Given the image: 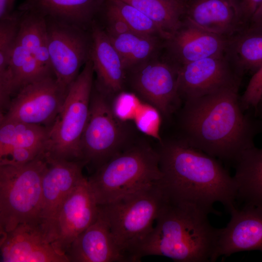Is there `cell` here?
Wrapping results in <instances>:
<instances>
[{
	"mask_svg": "<svg viewBox=\"0 0 262 262\" xmlns=\"http://www.w3.org/2000/svg\"><path fill=\"white\" fill-rule=\"evenodd\" d=\"M240 84L185 101L180 117V139L234 166L254 146L259 124L241 106Z\"/></svg>",
	"mask_w": 262,
	"mask_h": 262,
	"instance_id": "obj_1",
	"label": "cell"
},
{
	"mask_svg": "<svg viewBox=\"0 0 262 262\" xmlns=\"http://www.w3.org/2000/svg\"><path fill=\"white\" fill-rule=\"evenodd\" d=\"M158 153L160 183L169 200L194 204L217 215L216 202L229 212L237 206L235 180L220 160L180 139L164 144Z\"/></svg>",
	"mask_w": 262,
	"mask_h": 262,
	"instance_id": "obj_2",
	"label": "cell"
},
{
	"mask_svg": "<svg viewBox=\"0 0 262 262\" xmlns=\"http://www.w3.org/2000/svg\"><path fill=\"white\" fill-rule=\"evenodd\" d=\"M209 214L194 204L168 199L140 248V259L160 256L178 262H213L220 229L211 224Z\"/></svg>",
	"mask_w": 262,
	"mask_h": 262,
	"instance_id": "obj_3",
	"label": "cell"
},
{
	"mask_svg": "<svg viewBox=\"0 0 262 262\" xmlns=\"http://www.w3.org/2000/svg\"><path fill=\"white\" fill-rule=\"evenodd\" d=\"M158 151L146 144L127 147L87 179L98 205L113 202L161 181Z\"/></svg>",
	"mask_w": 262,
	"mask_h": 262,
	"instance_id": "obj_4",
	"label": "cell"
},
{
	"mask_svg": "<svg viewBox=\"0 0 262 262\" xmlns=\"http://www.w3.org/2000/svg\"><path fill=\"white\" fill-rule=\"evenodd\" d=\"M168 199L160 182L113 202L98 205L117 245L130 262L141 260L140 248Z\"/></svg>",
	"mask_w": 262,
	"mask_h": 262,
	"instance_id": "obj_5",
	"label": "cell"
},
{
	"mask_svg": "<svg viewBox=\"0 0 262 262\" xmlns=\"http://www.w3.org/2000/svg\"><path fill=\"white\" fill-rule=\"evenodd\" d=\"M44 152L26 164L0 165V235L21 223L39 224Z\"/></svg>",
	"mask_w": 262,
	"mask_h": 262,
	"instance_id": "obj_6",
	"label": "cell"
},
{
	"mask_svg": "<svg viewBox=\"0 0 262 262\" xmlns=\"http://www.w3.org/2000/svg\"><path fill=\"white\" fill-rule=\"evenodd\" d=\"M94 73L89 59L69 87L61 110L49 127L47 157L82 161L81 140L88 117Z\"/></svg>",
	"mask_w": 262,
	"mask_h": 262,
	"instance_id": "obj_7",
	"label": "cell"
},
{
	"mask_svg": "<svg viewBox=\"0 0 262 262\" xmlns=\"http://www.w3.org/2000/svg\"><path fill=\"white\" fill-rule=\"evenodd\" d=\"M110 97L94 84L87 121L81 140L82 161L97 170L123 149L124 122L113 113Z\"/></svg>",
	"mask_w": 262,
	"mask_h": 262,
	"instance_id": "obj_8",
	"label": "cell"
},
{
	"mask_svg": "<svg viewBox=\"0 0 262 262\" xmlns=\"http://www.w3.org/2000/svg\"><path fill=\"white\" fill-rule=\"evenodd\" d=\"M48 49L53 73L66 91L90 57V30L45 17Z\"/></svg>",
	"mask_w": 262,
	"mask_h": 262,
	"instance_id": "obj_9",
	"label": "cell"
},
{
	"mask_svg": "<svg viewBox=\"0 0 262 262\" xmlns=\"http://www.w3.org/2000/svg\"><path fill=\"white\" fill-rule=\"evenodd\" d=\"M67 92L53 73L44 75L22 87L0 116L50 127L61 110Z\"/></svg>",
	"mask_w": 262,
	"mask_h": 262,
	"instance_id": "obj_10",
	"label": "cell"
},
{
	"mask_svg": "<svg viewBox=\"0 0 262 262\" xmlns=\"http://www.w3.org/2000/svg\"><path fill=\"white\" fill-rule=\"evenodd\" d=\"M98 214V205L84 178L63 200L46 230L49 241L65 254L73 241L89 227Z\"/></svg>",
	"mask_w": 262,
	"mask_h": 262,
	"instance_id": "obj_11",
	"label": "cell"
},
{
	"mask_svg": "<svg viewBox=\"0 0 262 262\" xmlns=\"http://www.w3.org/2000/svg\"><path fill=\"white\" fill-rule=\"evenodd\" d=\"M179 66L157 59L145 61L128 72L135 92L165 116L175 112L180 101Z\"/></svg>",
	"mask_w": 262,
	"mask_h": 262,
	"instance_id": "obj_12",
	"label": "cell"
},
{
	"mask_svg": "<svg viewBox=\"0 0 262 262\" xmlns=\"http://www.w3.org/2000/svg\"><path fill=\"white\" fill-rule=\"evenodd\" d=\"M242 77L225 54L179 66L178 91L184 102L241 84Z\"/></svg>",
	"mask_w": 262,
	"mask_h": 262,
	"instance_id": "obj_13",
	"label": "cell"
},
{
	"mask_svg": "<svg viewBox=\"0 0 262 262\" xmlns=\"http://www.w3.org/2000/svg\"><path fill=\"white\" fill-rule=\"evenodd\" d=\"M1 262H69L38 223H25L0 235Z\"/></svg>",
	"mask_w": 262,
	"mask_h": 262,
	"instance_id": "obj_14",
	"label": "cell"
},
{
	"mask_svg": "<svg viewBox=\"0 0 262 262\" xmlns=\"http://www.w3.org/2000/svg\"><path fill=\"white\" fill-rule=\"evenodd\" d=\"M227 225L220 229L213 262L241 251L262 252V206H236L229 212Z\"/></svg>",
	"mask_w": 262,
	"mask_h": 262,
	"instance_id": "obj_15",
	"label": "cell"
},
{
	"mask_svg": "<svg viewBox=\"0 0 262 262\" xmlns=\"http://www.w3.org/2000/svg\"><path fill=\"white\" fill-rule=\"evenodd\" d=\"M47 164L42 179V201L39 224L46 230L60 205L84 178L83 161L52 159L46 155Z\"/></svg>",
	"mask_w": 262,
	"mask_h": 262,
	"instance_id": "obj_16",
	"label": "cell"
},
{
	"mask_svg": "<svg viewBox=\"0 0 262 262\" xmlns=\"http://www.w3.org/2000/svg\"><path fill=\"white\" fill-rule=\"evenodd\" d=\"M184 19L208 32L229 37L246 27L238 0H191Z\"/></svg>",
	"mask_w": 262,
	"mask_h": 262,
	"instance_id": "obj_17",
	"label": "cell"
},
{
	"mask_svg": "<svg viewBox=\"0 0 262 262\" xmlns=\"http://www.w3.org/2000/svg\"><path fill=\"white\" fill-rule=\"evenodd\" d=\"M66 255L69 262H130L99 209L96 220L73 241Z\"/></svg>",
	"mask_w": 262,
	"mask_h": 262,
	"instance_id": "obj_18",
	"label": "cell"
},
{
	"mask_svg": "<svg viewBox=\"0 0 262 262\" xmlns=\"http://www.w3.org/2000/svg\"><path fill=\"white\" fill-rule=\"evenodd\" d=\"M89 30L92 40L90 59L97 75L94 84L107 95L115 96L123 91L126 80L123 62L105 29L95 21Z\"/></svg>",
	"mask_w": 262,
	"mask_h": 262,
	"instance_id": "obj_19",
	"label": "cell"
},
{
	"mask_svg": "<svg viewBox=\"0 0 262 262\" xmlns=\"http://www.w3.org/2000/svg\"><path fill=\"white\" fill-rule=\"evenodd\" d=\"M228 39V37L204 31L184 19L181 27L167 41L179 66L225 54Z\"/></svg>",
	"mask_w": 262,
	"mask_h": 262,
	"instance_id": "obj_20",
	"label": "cell"
},
{
	"mask_svg": "<svg viewBox=\"0 0 262 262\" xmlns=\"http://www.w3.org/2000/svg\"><path fill=\"white\" fill-rule=\"evenodd\" d=\"M106 0H24L17 10L89 30Z\"/></svg>",
	"mask_w": 262,
	"mask_h": 262,
	"instance_id": "obj_21",
	"label": "cell"
},
{
	"mask_svg": "<svg viewBox=\"0 0 262 262\" xmlns=\"http://www.w3.org/2000/svg\"><path fill=\"white\" fill-rule=\"evenodd\" d=\"M225 55L242 77L262 66V27L250 25L228 37Z\"/></svg>",
	"mask_w": 262,
	"mask_h": 262,
	"instance_id": "obj_22",
	"label": "cell"
},
{
	"mask_svg": "<svg viewBox=\"0 0 262 262\" xmlns=\"http://www.w3.org/2000/svg\"><path fill=\"white\" fill-rule=\"evenodd\" d=\"M128 72L156 56L160 48L158 37L144 35L118 27L105 29Z\"/></svg>",
	"mask_w": 262,
	"mask_h": 262,
	"instance_id": "obj_23",
	"label": "cell"
},
{
	"mask_svg": "<svg viewBox=\"0 0 262 262\" xmlns=\"http://www.w3.org/2000/svg\"><path fill=\"white\" fill-rule=\"evenodd\" d=\"M237 201L262 206V147L246 149L234 165Z\"/></svg>",
	"mask_w": 262,
	"mask_h": 262,
	"instance_id": "obj_24",
	"label": "cell"
},
{
	"mask_svg": "<svg viewBox=\"0 0 262 262\" xmlns=\"http://www.w3.org/2000/svg\"><path fill=\"white\" fill-rule=\"evenodd\" d=\"M49 127L0 118V155L14 147L46 152Z\"/></svg>",
	"mask_w": 262,
	"mask_h": 262,
	"instance_id": "obj_25",
	"label": "cell"
},
{
	"mask_svg": "<svg viewBox=\"0 0 262 262\" xmlns=\"http://www.w3.org/2000/svg\"><path fill=\"white\" fill-rule=\"evenodd\" d=\"M19 11L16 41L30 51L44 70L53 73L48 49L46 18L33 13Z\"/></svg>",
	"mask_w": 262,
	"mask_h": 262,
	"instance_id": "obj_26",
	"label": "cell"
},
{
	"mask_svg": "<svg viewBox=\"0 0 262 262\" xmlns=\"http://www.w3.org/2000/svg\"><path fill=\"white\" fill-rule=\"evenodd\" d=\"M136 7L157 26L165 40L181 27L185 4L180 0H123Z\"/></svg>",
	"mask_w": 262,
	"mask_h": 262,
	"instance_id": "obj_27",
	"label": "cell"
},
{
	"mask_svg": "<svg viewBox=\"0 0 262 262\" xmlns=\"http://www.w3.org/2000/svg\"><path fill=\"white\" fill-rule=\"evenodd\" d=\"M104 7L107 26L164 38L155 24L132 5L123 0H106Z\"/></svg>",
	"mask_w": 262,
	"mask_h": 262,
	"instance_id": "obj_28",
	"label": "cell"
},
{
	"mask_svg": "<svg viewBox=\"0 0 262 262\" xmlns=\"http://www.w3.org/2000/svg\"><path fill=\"white\" fill-rule=\"evenodd\" d=\"M8 71L13 97L28 83L44 75L53 73L44 70L30 51L16 41L11 55Z\"/></svg>",
	"mask_w": 262,
	"mask_h": 262,
	"instance_id": "obj_29",
	"label": "cell"
},
{
	"mask_svg": "<svg viewBox=\"0 0 262 262\" xmlns=\"http://www.w3.org/2000/svg\"><path fill=\"white\" fill-rule=\"evenodd\" d=\"M20 17V12L17 10L11 16L0 20V74L8 70L18 32Z\"/></svg>",
	"mask_w": 262,
	"mask_h": 262,
	"instance_id": "obj_30",
	"label": "cell"
},
{
	"mask_svg": "<svg viewBox=\"0 0 262 262\" xmlns=\"http://www.w3.org/2000/svg\"><path fill=\"white\" fill-rule=\"evenodd\" d=\"M160 113L152 105L142 103L133 120L140 131L160 140L159 129L161 120Z\"/></svg>",
	"mask_w": 262,
	"mask_h": 262,
	"instance_id": "obj_31",
	"label": "cell"
},
{
	"mask_svg": "<svg viewBox=\"0 0 262 262\" xmlns=\"http://www.w3.org/2000/svg\"><path fill=\"white\" fill-rule=\"evenodd\" d=\"M115 96L111 106L115 116L123 122L133 120L141 105L136 96L123 91Z\"/></svg>",
	"mask_w": 262,
	"mask_h": 262,
	"instance_id": "obj_32",
	"label": "cell"
},
{
	"mask_svg": "<svg viewBox=\"0 0 262 262\" xmlns=\"http://www.w3.org/2000/svg\"><path fill=\"white\" fill-rule=\"evenodd\" d=\"M262 94V66L252 75L243 94L240 97L243 109H254Z\"/></svg>",
	"mask_w": 262,
	"mask_h": 262,
	"instance_id": "obj_33",
	"label": "cell"
},
{
	"mask_svg": "<svg viewBox=\"0 0 262 262\" xmlns=\"http://www.w3.org/2000/svg\"><path fill=\"white\" fill-rule=\"evenodd\" d=\"M44 152H46L25 147H14L0 155V165H23Z\"/></svg>",
	"mask_w": 262,
	"mask_h": 262,
	"instance_id": "obj_34",
	"label": "cell"
},
{
	"mask_svg": "<svg viewBox=\"0 0 262 262\" xmlns=\"http://www.w3.org/2000/svg\"><path fill=\"white\" fill-rule=\"evenodd\" d=\"M244 19L246 23L249 20L261 0H238Z\"/></svg>",
	"mask_w": 262,
	"mask_h": 262,
	"instance_id": "obj_35",
	"label": "cell"
},
{
	"mask_svg": "<svg viewBox=\"0 0 262 262\" xmlns=\"http://www.w3.org/2000/svg\"><path fill=\"white\" fill-rule=\"evenodd\" d=\"M16 0H0V20L11 16L15 11Z\"/></svg>",
	"mask_w": 262,
	"mask_h": 262,
	"instance_id": "obj_36",
	"label": "cell"
},
{
	"mask_svg": "<svg viewBox=\"0 0 262 262\" xmlns=\"http://www.w3.org/2000/svg\"><path fill=\"white\" fill-rule=\"evenodd\" d=\"M249 22L251 25L262 27V0L251 16Z\"/></svg>",
	"mask_w": 262,
	"mask_h": 262,
	"instance_id": "obj_37",
	"label": "cell"
},
{
	"mask_svg": "<svg viewBox=\"0 0 262 262\" xmlns=\"http://www.w3.org/2000/svg\"><path fill=\"white\" fill-rule=\"evenodd\" d=\"M255 109V115H259L262 119V94Z\"/></svg>",
	"mask_w": 262,
	"mask_h": 262,
	"instance_id": "obj_38",
	"label": "cell"
},
{
	"mask_svg": "<svg viewBox=\"0 0 262 262\" xmlns=\"http://www.w3.org/2000/svg\"><path fill=\"white\" fill-rule=\"evenodd\" d=\"M180 0L181 1H182L183 3H184L185 4H186V3H187L188 2L190 1L191 0Z\"/></svg>",
	"mask_w": 262,
	"mask_h": 262,
	"instance_id": "obj_39",
	"label": "cell"
}]
</instances>
